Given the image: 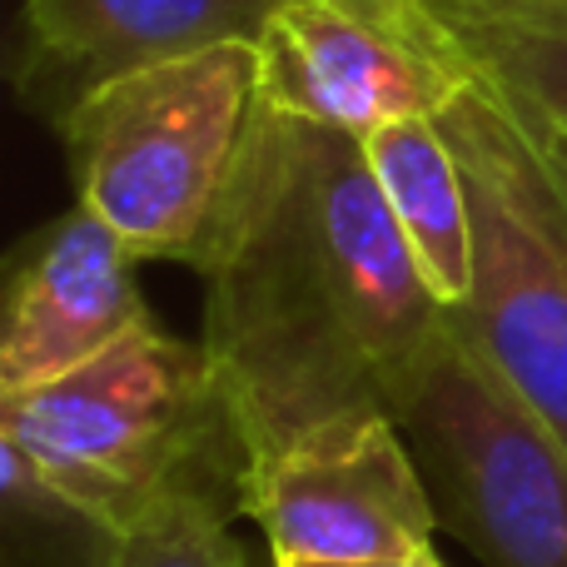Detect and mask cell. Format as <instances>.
Returning <instances> with one entry per match:
<instances>
[{"instance_id": "8", "label": "cell", "mask_w": 567, "mask_h": 567, "mask_svg": "<svg viewBox=\"0 0 567 567\" xmlns=\"http://www.w3.org/2000/svg\"><path fill=\"white\" fill-rule=\"evenodd\" d=\"M140 259L85 205L40 225L10 255L0 319V393L50 383L150 323Z\"/></svg>"}, {"instance_id": "14", "label": "cell", "mask_w": 567, "mask_h": 567, "mask_svg": "<svg viewBox=\"0 0 567 567\" xmlns=\"http://www.w3.org/2000/svg\"><path fill=\"white\" fill-rule=\"evenodd\" d=\"M275 567H443V558L429 553V558H383V563H275Z\"/></svg>"}, {"instance_id": "11", "label": "cell", "mask_w": 567, "mask_h": 567, "mask_svg": "<svg viewBox=\"0 0 567 567\" xmlns=\"http://www.w3.org/2000/svg\"><path fill=\"white\" fill-rule=\"evenodd\" d=\"M473 70L543 125L567 130V20L513 0H429Z\"/></svg>"}, {"instance_id": "5", "label": "cell", "mask_w": 567, "mask_h": 567, "mask_svg": "<svg viewBox=\"0 0 567 567\" xmlns=\"http://www.w3.org/2000/svg\"><path fill=\"white\" fill-rule=\"evenodd\" d=\"M393 419L443 533L483 567H567V449L449 323Z\"/></svg>"}, {"instance_id": "3", "label": "cell", "mask_w": 567, "mask_h": 567, "mask_svg": "<svg viewBox=\"0 0 567 567\" xmlns=\"http://www.w3.org/2000/svg\"><path fill=\"white\" fill-rule=\"evenodd\" d=\"M0 449H16L45 488L115 533H130L195 473L245 478L205 343L155 319L90 363L20 393H0Z\"/></svg>"}, {"instance_id": "6", "label": "cell", "mask_w": 567, "mask_h": 567, "mask_svg": "<svg viewBox=\"0 0 567 567\" xmlns=\"http://www.w3.org/2000/svg\"><path fill=\"white\" fill-rule=\"evenodd\" d=\"M265 105L343 135L433 120L478 70L429 0H284L259 35Z\"/></svg>"}, {"instance_id": "12", "label": "cell", "mask_w": 567, "mask_h": 567, "mask_svg": "<svg viewBox=\"0 0 567 567\" xmlns=\"http://www.w3.org/2000/svg\"><path fill=\"white\" fill-rule=\"evenodd\" d=\"M235 508V473H195L175 483L130 533H120L115 567H249V553L229 533Z\"/></svg>"}, {"instance_id": "15", "label": "cell", "mask_w": 567, "mask_h": 567, "mask_svg": "<svg viewBox=\"0 0 567 567\" xmlns=\"http://www.w3.org/2000/svg\"><path fill=\"white\" fill-rule=\"evenodd\" d=\"M533 120H538V115H533ZM538 130H543V140H548L553 159H558V169L567 175V130H553V125H543V120H538Z\"/></svg>"}, {"instance_id": "13", "label": "cell", "mask_w": 567, "mask_h": 567, "mask_svg": "<svg viewBox=\"0 0 567 567\" xmlns=\"http://www.w3.org/2000/svg\"><path fill=\"white\" fill-rule=\"evenodd\" d=\"M0 498H6V567H115L120 533L80 513L16 449H0Z\"/></svg>"}, {"instance_id": "1", "label": "cell", "mask_w": 567, "mask_h": 567, "mask_svg": "<svg viewBox=\"0 0 567 567\" xmlns=\"http://www.w3.org/2000/svg\"><path fill=\"white\" fill-rule=\"evenodd\" d=\"M205 353L245 463L323 423L393 413L443 333L359 135L265 105L205 259Z\"/></svg>"}, {"instance_id": "7", "label": "cell", "mask_w": 567, "mask_h": 567, "mask_svg": "<svg viewBox=\"0 0 567 567\" xmlns=\"http://www.w3.org/2000/svg\"><path fill=\"white\" fill-rule=\"evenodd\" d=\"M239 513L275 563L429 558L443 528L393 413H353L249 458Z\"/></svg>"}, {"instance_id": "17", "label": "cell", "mask_w": 567, "mask_h": 567, "mask_svg": "<svg viewBox=\"0 0 567 567\" xmlns=\"http://www.w3.org/2000/svg\"><path fill=\"white\" fill-rule=\"evenodd\" d=\"M443 567H449V563H443Z\"/></svg>"}, {"instance_id": "9", "label": "cell", "mask_w": 567, "mask_h": 567, "mask_svg": "<svg viewBox=\"0 0 567 567\" xmlns=\"http://www.w3.org/2000/svg\"><path fill=\"white\" fill-rule=\"evenodd\" d=\"M284 0H25L16 85L50 125L80 95L150 60L249 40L259 45Z\"/></svg>"}, {"instance_id": "4", "label": "cell", "mask_w": 567, "mask_h": 567, "mask_svg": "<svg viewBox=\"0 0 567 567\" xmlns=\"http://www.w3.org/2000/svg\"><path fill=\"white\" fill-rule=\"evenodd\" d=\"M433 120L473 209V293L443 323L567 449V175L538 120L483 75Z\"/></svg>"}, {"instance_id": "10", "label": "cell", "mask_w": 567, "mask_h": 567, "mask_svg": "<svg viewBox=\"0 0 567 567\" xmlns=\"http://www.w3.org/2000/svg\"><path fill=\"white\" fill-rule=\"evenodd\" d=\"M363 155L423 284L443 309H458L473 293V209L458 155L443 140L439 120L369 130Z\"/></svg>"}, {"instance_id": "16", "label": "cell", "mask_w": 567, "mask_h": 567, "mask_svg": "<svg viewBox=\"0 0 567 567\" xmlns=\"http://www.w3.org/2000/svg\"><path fill=\"white\" fill-rule=\"evenodd\" d=\"M513 6H528V10H543V16L567 20V0H513Z\"/></svg>"}, {"instance_id": "2", "label": "cell", "mask_w": 567, "mask_h": 567, "mask_svg": "<svg viewBox=\"0 0 567 567\" xmlns=\"http://www.w3.org/2000/svg\"><path fill=\"white\" fill-rule=\"evenodd\" d=\"M265 115L259 45L189 50L95 85L60 120L75 205L145 265L205 269Z\"/></svg>"}]
</instances>
